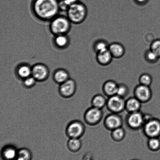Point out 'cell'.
<instances>
[{"label":"cell","instance_id":"obj_1","mask_svg":"<svg viewBox=\"0 0 160 160\" xmlns=\"http://www.w3.org/2000/svg\"><path fill=\"white\" fill-rule=\"evenodd\" d=\"M32 8L36 16L43 21H51L60 10L58 0H34Z\"/></svg>","mask_w":160,"mask_h":160},{"label":"cell","instance_id":"obj_2","mask_svg":"<svg viewBox=\"0 0 160 160\" xmlns=\"http://www.w3.org/2000/svg\"><path fill=\"white\" fill-rule=\"evenodd\" d=\"M67 12V17L71 23L80 24L86 19L88 9L85 4L79 1L70 6Z\"/></svg>","mask_w":160,"mask_h":160},{"label":"cell","instance_id":"obj_3","mask_svg":"<svg viewBox=\"0 0 160 160\" xmlns=\"http://www.w3.org/2000/svg\"><path fill=\"white\" fill-rule=\"evenodd\" d=\"M71 23L67 17L58 15L51 20L50 31L55 36L67 34L71 29Z\"/></svg>","mask_w":160,"mask_h":160},{"label":"cell","instance_id":"obj_4","mask_svg":"<svg viewBox=\"0 0 160 160\" xmlns=\"http://www.w3.org/2000/svg\"><path fill=\"white\" fill-rule=\"evenodd\" d=\"M125 122L127 126L133 131L142 129L145 123L144 114L141 111L128 113L125 117Z\"/></svg>","mask_w":160,"mask_h":160},{"label":"cell","instance_id":"obj_5","mask_svg":"<svg viewBox=\"0 0 160 160\" xmlns=\"http://www.w3.org/2000/svg\"><path fill=\"white\" fill-rule=\"evenodd\" d=\"M144 135L148 138L160 137V120L153 117L147 121L142 128Z\"/></svg>","mask_w":160,"mask_h":160},{"label":"cell","instance_id":"obj_6","mask_svg":"<svg viewBox=\"0 0 160 160\" xmlns=\"http://www.w3.org/2000/svg\"><path fill=\"white\" fill-rule=\"evenodd\" d=\"M125 98L116 95L108 97L106 106L111 113L120 114L125 110Z\"/></svg>","mask_w":160,"mask_h":160},{"label":"cell","instance_id":"obj_7","mask_svg":"<svg viewBox=\"0 0 160 160\" xmlns=\"http://www.w3.org/2000/svg\"><path fill=\"white\" fill-rule=\"evenodd\" d=\"M103 117L102 109L92 106L86 111L84 114V120L87 124L95 126L101 121Z\"/></svg>","mask_w":160,"mask_h":160},{"label":"cell","instance_id":"obj_8","mask_svg":"<svg viewBox=\"0 0 160 160\" xmlns=\"http://www.w3.org/2000/svg\"><path fill=\"white\" fill-rule=\"evenodd\" d=\"M123 123V118L120 114L113 113L107 115L103 120L105 128L110 131L122 127Z\"/></svg>","mask_w":160,"mask_h":160},{"label":"cell","instance_id":"obj_9","mask_svg":"<svg viewBox=\"0 0 160 160\" xmlns=\"http://www.w3.org/2000/svg\"><path fill=\"white\" fill-rule=\"evenodd\" d=\"M134 96L142 103L148 102L152 96V92L149 86L139 84L134 89Z\"/></svg>","mask_w":160,"mask_h":160},{"label":"cell","instance_id":"obj_10","mask_svg":"<svg viewBox=\"0 0 160 160\" xmlns=\"http://www.w3.org/2000/svg\"><path fill=\"white\" fill-rule=\"evenodd\" d=\"M85 128L82 122L76 121L71 122L67 128V134L70 138H80L84 134Z\"/></svg>","mask_w":160,"mask_h":160},{"label":"cell","instance_id":"obj_11","mask_svg":"<svg viewBox=\"0 0 160 160\" xmlns=\"http://www.w3.org/2000/svg\"><path fill=\"white\" fill-rule=\"evenodd\" d=\"M49 74V69L45 64H37L32 67V76L37 81L45 80L48 79Z\"/></svg>","mask_w":160,"mask_h":160},{"label":"cell","instance_id":"obj_12","mask_svg":"<svg viewBox=\"0 0 160 160\" xmlns=\"http://www.w3.org/2000/svg\"><path fill=\"white\" fill-rule=\"evenodd\" d=\"M76 89V84L74 80L69 79L60 84L59 92L64 98H70L74 95Z\"/></svg>","mask_w":160,"mask_h":160},{"label":"cell","instance_id":"obj_13","mask_svg":"<svg viewBox=\"0 0 160 160\" xmlns=\"http://www.w3.org/2000/svg\"><path fill=\"white\" fill-rule=\"evenodd\" d=\"M108 50L114 59H118L123 57L125 53L124 46L122 44L117 42L110 44Z\"/></svg>","mask_w":160,"mask_h":160},{"label":"cell","instance_id":"obj_14","mask_svg":"<svg viewBox=\"0 0 160 160\" xmlns=\"http://www.w3.org/2000/svg\"><path fill=\"white\" fill-rule=\"evenodd\" d=\"M142 103L134 96L130 97L125 101V110L128 113L140 111Z\"/></svg>","mask_w":160,"mask_h":160},{"label":"cell","instance_id":"obj_15","mask_svg":"<svg viewBox=\"0 0 160 160\" xmlns=\"http://www.w3.org/2000/svg\"><path fill=\"white\" fill-rule=\"evenodd\" d=\"M118 84L115 81L112 80H108L105 81L102 87L103 93L108 98L116 95Z\"/></svg>","mask_w":160,"mask_h":160},{"label":"cell","instance_id":"obj_16","mask_svg":"<svg viewBox=\"0 0 160 160\" xmlns=\"http://www.w3.org/2000/svg\"><path fill=\"white\" fill-rule=\"evenodd\" d=\"M96 58L98 63L104 66L109 65L113 59L108 49L97 53Z\"/></svg>","mask_w":160,"mask_h":160},{"label":"cell","instance_id":"obj_17","mask_svg":"<svg viewBox=\"0 0 160 160\" xmlns=\"http://www.w3.org/2000/svg\"><path fill=\"white\" fill-rule=\"evenodd\" d=\"M53 78L56 82L61 84L69 79V75L67 70L59 69L55 71Z\"/></svg>","mask_w":160,"mask_h":160},{"label":"cell","instance_id":"obj_18","mask_svg":"<svg viewBox=\"0 0 160 160\" xmlns=\"http://www.w3.org/2000/svg\"><path fill=\"white\" fill-rule=\"evenodd\" d=\"M107 99L101 94H97L92 97L91 104L92 106L97 109H102L106 106Z\"/></svg>","mask_w":160,"mask_h":160},{"label":"cell","instance_id":"obj_19","mask_svg":"<svg viewBox=\"0 0 160 160\" xmlns=\"http://www.w3.org/2000/svg\"><path fill=\"white\" fill-rule=\"evenodd\" d=\"M18 151L12 146H7L3 149L2 156L4 160H15Z\"/></svg>","mask_w":160,"mask_h":160},{"label":"cell","instance_id":"obj_20","mask_svg":"<svg viewBox=\"0 0 160 160\" xmlns=\"http://www.w3.org/2000/svg\"><path fill=\"white\" fill-rule=\"evenodd\" d=\"M17 73L19 77L23 80L32 76V67L27 64H22L18 66Z\"/></svg>","mask_w":160,"mask_h":160},{"label":"cell","instance_id":"obj_21","mask_svg":"<svg viewBox=\"0 0 160 160\" xmlns=\"http://www.w3.org/2000/svg\"><path fill=\"white\" fill-rule=\"evenodd\" d=\"M55 36L54 43L57 48L64 49L68 47L70 41L67 34H59Z\"/></svg>","mask_w":160,"mask_h":160},{"label":"cell","instance_id":"obj_22","mask_svg":"<svg viewBox=\"0 0 160 160\" xmlns=\"http://www.w3.org/2000/svg\"><path fill=\"white\" fill-rule=\"evenodd\" d=\"M111 132V139L116 142H122L124 139L126 135L125 130L122 127L116 128Z\"/></svg>","mask_w":160,"mask_h":160},{"label":"cell","instance_id":"obj_23","mask_svg":"<svg viewBox=\"0 0 160 160\" xmlns=\"http://www.w3.org/2000/svg\"><path fill=\"white\" fill-rule=\"evenodd\" d=\"M109 44L103 39H98L94 42L93 49L96 53H98L108 49Z\"/></svg>","mask_w":160,"mask_h":160},{"label":"cell","instance_id":"obj_24","mask_svg":"<svg viewBox=\"0 0 160 160\" xmlns=\"http://www.w3.org/2000/svg\"><path fill=\"white\" fill-rule=\"evenodd\" d=\"M67 146L70 151L74 152H78L82 146L81 141L79 138H70L67 143Z\"/></svg>","mask_w":160,"mask_h":160},{"label":"cell","instance_id":"obj_25","mask_svg":"<svg viewBox=\"0 0 160 160\" xmlns=\"http://www.w3.org/2000/svg\"><path fill=\"white\" fill-rule=\"evenodd\" d=\"M147 147L152 151L156 152L160 149V137H152L148 138Z\"/></svg>","mask_w":160,"mask_h":160},{"label":"cell","instance_id":"obj_26","mask_svg":"<svg viewBox=\"0 0 160 160\" xmlns=\"http://www.w3.org/2000/svg\"><path fill=\"white\" fill-rule=\"evenodd\" d=\"M32 155L30 150L27 148H22L18 151L15 160H31Z\"/></svg>","mask_w":160,"mask_h":160},{"label":"cell","instance_id":"obj_27","mask_svg":"<svg viewBox=\"0 0 160 160\" xmlns=\"http://www.w3.org/2000/svg\"><path fill=\"white\" fill-rule=\"evenodd\" d=\"M144 58L147 62L151 64L156 63L159 59V56L150 49L145 51L144 53Z\"/></svg>","mask_w":160,"mask_h":160},{"label":"cell","instance_id":"obj_28","mask_svg":"<svg viewBox=\"0 0 160 160\" xmlns=\"http://www.w3.org/2000/svg\"><path fill=\"white\" fill-rule=\"evenodd\" d=\"M129 88L128 86L126 84L121 83L118 84L116 95L125 98L129 94Z\"/></svg>","mask_w":160,"mask_h":160},{"label":"cell","instance_id":"obj_29","mask_svg":"<svg viewBox=\"0 0 160 160\" xmlns=\"http://www.w3.org/2000/svg\"><path fill=\"white\" fill-rule=\"evenodd\" d=\"M152 81L153 79L152 76L148 73L142 74L139 78V84L142 85L150 87Z\"/></svg>","mask_w":160,"mask_h":160},{"label":"cell","instance_id":"obj_30","mask_svg":"<svg viewBox=\"0 0 160 160\" xmlns=\"http://www.w3.org/2000/svg\"><path fill=\"white\" fill-rule=\"evenodd\" d=\"M78 2L79 0H60L59 1L60 10L67 12L70 6Z\"/></svg>","mask_w":160,"mask_h":160},{"label":"cell","instance_id":"obj_31","mask_svg":"<svg viewBox=\"0 0 160 160\" xmlns=\"http://www.w3.org/2000/svg\"><path fill=\"white\" fill-rule=\"evenodd\" d=\"M150 49L160 58V39L153 40L150 45Z\"/></svg>","mask_w":160,"mask_h":160},{"label":"cell","instance_id":"obj_32","mask_svg":"<svg viewBox=\"0 0 160 160\" xmlns=\"http://www.w3.org/2000/svg\"><path fill=\"white\" fill-rule=\"evenodd\" d=\"M37 81V80L33 77L31 76L23 80V83L26 87L31 88L35 85Z\"/></svg>","mask_w":160,"mask_h":160},{"label":"cell","instance_id":"obj_33","mask_svg":"<svg viewBox=\"0 0 160 160\" xmlns=\"http://www.w3.org/2000/svg\"><path fill=\"white\" fill-rule=\"evenodd\" d=\"M150 0H133L135 4L140 6L146 5L150 2Z\"/></svg>","mask_w":160,"mask_h":160},{"label":"cell","instance_id":"obj_34","mask_svg":"<svg viewBox=\"0 0 160 160\" xmlns=\"http://www.w3.org/2000/svg\"></svg>","mask_w":160,"mask_h":160}]
</instances>
